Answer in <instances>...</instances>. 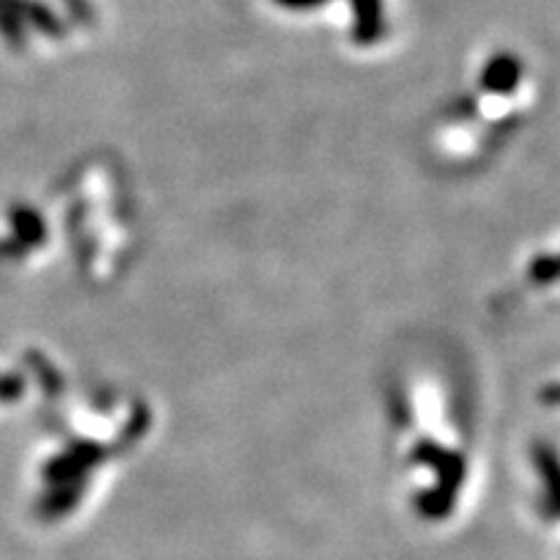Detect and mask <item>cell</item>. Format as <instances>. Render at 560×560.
<instances>
[{"instance_id": "obj_1", "label": "cell", "mask_w": 560, "mask_h": 560, "mask_svg": "<svg viewBox=\"0 0 560 560\" xmlns=\"http://www.w3.org/2000/svg\"><path fill=\"white\" fill-rule=\"evenodd\" d=\"M353 5V39L359 45H374L384 34L382 0H350Z\"/></svg>"}, {"instance_id": "obj_2", "label": "cell", "mask_w": 560, "mask_h": 560, "mask_svg": "<svg viewBox=\"0 0 560 560\" xmlns=\"http://www.w3.org/2000/svg\"><path fill=\"white\" fill-rule=\"evenodd\" d=\"M522 79V62L511 55H495L482 70V86L493 94H509Z\"/></svg>"}, {"instance_id": "obj_3", "label": "cell", "mask_w": 560, "mask_h": 560, "mask_svg": "<svg viewBox=\"0 0 560 560\" xmlns=\"http://www.w3.org/2000/svg\"><path fill=\"white\" fill-rule=\"evenodd\" d=\"M276 3L291 11H310V9H319V5H325L327 0H276Z\"/></svg>"}]
</instances>
